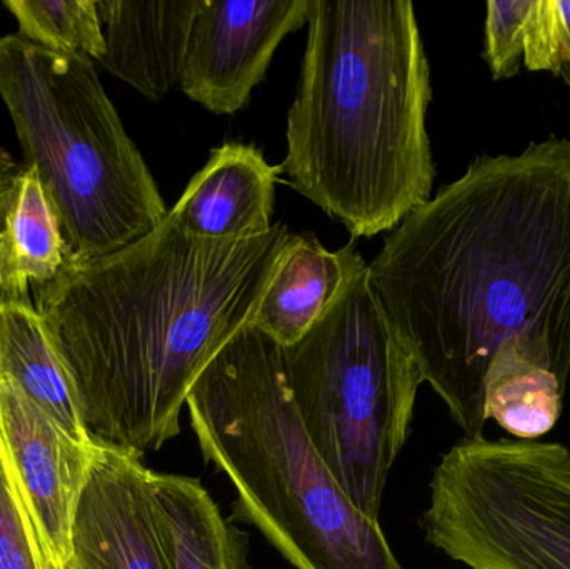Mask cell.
I'll return each instance as SVG.
<instances>
[{"instance_id":"obj_1","label":"cell","mask_w":570,"mask_h":569,"mask_svg":"<svg viewBox=\"0 0 570 569\" xmlns=\"http://www.w3.org/2000/svg\"><path fill=\"white\" fill-rule=\"evenodd\" d=\"M367 279L465 438L484 436L485 384L508 341L568 386L570 139L472 160L385 237Z\"/></svg>"},{"instance_id":"obj_2","label":"cell","mask_w":570,"mask_h":569,"mask_svg":"<svg viewBox=\"0 0 570 569\" xmlns=\"http://www.w3.org/2000/svg\"><path fill=\"white\" fill-rule=\"evenodd\" d=\"M294 234L207 241L170 214L110 256L37 287V313L69 370L90 438L144 454L180 433L200 371L250 326Z\"/></svg>"},{"instance_id":"obj_3","label":"cell","mask_w":570,"mask_h":569,"mask_svg":"<svg viewBox=\"0 0 570 569\" xmlns=\"http://www.w3.org/2000/svg\"><path fill=\"white\" fill-rule=\"evenodd\" d=\"M431 69L409 0H308L287 114L292 187L354 237L394 230L431 199Z\"/></svg>"},{"instance_id":"obj_4","label":"cell","mask_w":570,"mask_h":569,"mask_svg":"<svg viewBox=\"0 0 570 569\" xmlns=\"http://www.w3.org/2000/svg\"><path fill=\"white\" fill-rule=\"evenodd\" d=\"M207 461L237 491V513L297 569H404L381 523L355 510L315 451L279 343L254 326L207 363L186 401Z\"/></svg>"},{"instance_id":"obj_5","label":"cell","mask_w":570,"mask_h":569,"mask_svg":"<svg viewBox=\"0 0 570 569\" xmlns=\"http://www.w3.org/2000/svg\"><path fill=\"white\" fill-rule=\"evenodd\" d=\"M0 97L23 166L59 213L70 263L110 256L164 223L169 209L89 57L0 37Z\"/></svg>"},{"instance_id":"obj_6","label":"cell","mask_w":570,"mask_h":569,"mask_svg":"<svg viewBox=\"0 0 570 569\" xmlns=\"http://www.w3.org/2000/svg\"><path fill=\"white\" fill-rule=\"evenodd\" d=\"M283 350L292 398L315 451L355 510L379 521L424 380L375 301L367 266L302 340Z\"/></svg>"},{"instance_id":"obj_7","label":"cell","mask_w":570,"mask_h":569,"mask_svg":"<svg viewBox=\"0 0 570 569\" xmlns=\"http://www.w3.org/2000/svg\"><path fill=\"white\" fill-rule=\"evenodd\" d=\"M425 540L471 569H570V450L458 441L432 474Z\"/></svg>"},{"instance_id":"obj_8","label":"cell","mask_w":570,"mask_h":569,"mask_svg":"<svg viewBox=\"0 0 570 569\" xmlns=\"http://www.w3.org/2000/svg\"><path fill=\"white\" fill-rule=\"evenodd\" d=\"M144 454L96 444L77 501L66 569H176Z\"/></svg>"},{"instance_id":"obj_9","label":"cell","mask_w":570,"mask_h":569,"mask_svg":"<svg viewBox=\"0 0 570 569\" xmlns=\"http://www.w3.org/2000/svg\"><path fill=\"white\" fill-rule=\"evenodd\" d=\"M308 0H206L194 20L179 87L219 116L239 112L288 33L307 26Z\"/></svg>"},{"instance_id":"obj_10","label":"cell","mask_w":570,"mask_h":569,"mask_svg":"<svg viewBox=\"0 0 570 569\" xmlns=\"http://www.w3.org/2000/svg\"><path fill=\"white\" fill-rule=\"evenodd\" d=\"M0 433L53 567L66 569L73 514L97 443L73 440L3 377Z\"/></svg>"},{"instance_id":"obj_11","label":"cell","mask_w":570,"mask_h":569,"mask_svg":"<svg viewBox=\"0 0 570 569\" xmlns=\"http://www.w3.org/2000/svg\"><path fill=\"white\" fill-rule=\"evenodd\" d=\"M281 169L271 166L253 144H224L213 150L169 214L187 234L200 239L263 236L274 226Z\"/></svg>"},{"instance_id":"obj_12","label":"cell","mask_w":570,"mask_h":569,"mask_svg":"<svg viewBox=\"0 0 570 569\" xmlns=\"http://www.w3.org/2000/svg\"><path fill=\"white\" fill-rule=\"evenodd\" d=\"M107 72L146 99L163 100L179 86L194 20L206 0H96Z\"/></svg>"},{"instance_id":"obj_13","label":"cell","mask_w":570,"mask_h":569,"mask_svg":"<svg viewBox=\"0 0 570 569\" xmlns=\"http://www.w3.org/2000/svg\"><path fill=\"white\" fill-rule=\"evenodd\" d=\"M365 263L354 241L328 251L314 234H294L250 326L281 346L297 343L332 306Z\"/></svg>"},{"instance_id":"obj_14","label":"cell","mask_w":570,"mask_h":569,"mask_svg":"<svg viewBox=\"0 0 570 569\" xmlns=\"http://www.w3.org/2000/svg\"><path fill=\"white\" fill-rule=\"evenodd\" d=\"M72 261L59 213L33 167L13 183L0 230V301L30 303Z\"/></svg>"},{"instance_id":"obj_15","label":"cell","mask_w":570,"mask_h":569,"mask_svg":"<svg viewBox=\"0 0 570 569\" xmlns=\"http://www.w3.org/2000/svg\"><path fill=\"white\" fill-rule=\"evenodd\" d=\"M0 377L73 440L94 443L69 370L32 303L0 301Z\"/></svg>"},{"instance_id":"obj_16","label":"cell","mask_w":570,"mask_h":569,"mask_svg":"<svg viewBox=\"0 0 570 569\" xmlns=\"http://www.w3.org/2000/svg\"><path fill=\"white\" fill-rule=\"evenodd\" d=\"M176 569H247V534L234 528L199 480L154 471Z\"/></svg>"},{"instance_id":"obj_17","label":"cell","mask_w":570,"mask_h":569,"mask_svg":"<svg viewBox=\"0 0 570 569\" xmlns=\"http://www.w3.org/2000/svg\"><path fill=\"white\" fill-rule=\"evenodd\" d=\"M566 387L544 367L529 363L518 341L502 346L485 384V416L514 440L535 441L561 420Z\"/></svg>"},{"instance_id":"obj_18","label":"cell","mask_w":570,"mask_h":569,"mask_svg":"<svg viewBox=\"0 0 570 569\" xmlns=\"http://www.w3.org/2000/svg\"><path fill=\"white\" fill-rule=\"evenodd\" d=\"M19 36L42 49L99 60L106 52L96 0H3Z\"/></svg>"},{"instance_id":"obj_19","label":"cell","mask_w":570,"mask_h":569,"mask_svg":"<svg viewBox=\"0 0 570 569\" xmlns=\"http://www.w3.org/2000/svg\"><path fill=\"white\" fill-rule=\"evenodd\" d=\"M0 569H57L0 433Z\"/></svg>"},{"instance_id":"obj_20","label":"cell","mask_w":570,"mask_h":569,"mask_svg":"<svg viewBox=\"0 0 570 569\" xmlns=\"http://www.w3.org/2000/svg\"><path fill=\"white\" fill-rule=\"evenodd\" d=\"M531 0H491L485 19L484 59L494 80L511 79L524 60V27Z\"/></svg>"},{"instance_id":"obj_21","label":"cell","mask_w":570,"mask_h":569,"mask_svg":"<svg viewBox=\"0 0 570 569\" xmlns=\"http://www.w3.org/2000/svg\"><path fill=\"white\" fill-rule=\"evenodd\" d=\"M20 169L22 167L13 163L10 154L3 147H0V230H2L7 206H9L10 193H12L13 183H16Z\"/></svg>"},{"instance_id":"obj_22","label":"cell","mask_w":570,"mask_h":569,"mask_svg":"<svg viewBox=\"0 0 570 569\" xmlns=\"http://www.w3.org/2000/svg\"><path fill=\"white\" fill-rule=\"evenodd\" d=\"M568 9L570 13V0H568ZM559 77H561V79L564 80V82L568 84V86L570 87V66Z\"/></svg>"}]
</instances>
